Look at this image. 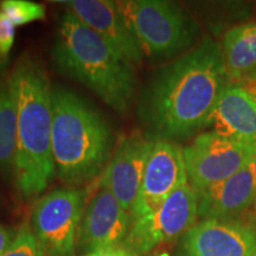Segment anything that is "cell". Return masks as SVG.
Returning <instances> with one entry per match:
<instances>
[{
  "label": "cell",
  "instance_id": "obj_1",
  "mask_svg": "<svg viewBox=\"0 0 256 256\" xmlns=\"http://www.w3.org/2000/svg\"><path fill=\"white\" fill-rule=\"evenodd\" d=\"M230 83L222 48L210 37L156 70L138 102V119L148 139L174 140L209 126Z\"/></svg>",
  "mask_w": 256,
  "mask_h": 256
},
{
  "label": "cell",
  "instance_id": "obj_2",
  "mask_svg": "<svg viewBox=\"0 0 256 256\" xmlns=\"http://www.w3.org/2000/svg\"><path fill=\"white\" fill-rule=\"evenodd\" d=\"M17 110L14 177L24 198L38 196L56 174L51 150L52 102L50 78L40 60L24 54L8 74Z\"/></svg>",
  "mask_w": 256,
  "mask_h": 256
},
{
  "label": "cell",
  "instance_id": "obj_3",
  "mask_svg": "<svg viewBox=\"0 0 256 256\" xmlns=\"http://www.w3.org/2000/svg\"><path fill=\"white\" fill-rule=\"evenodd\" d=\"M51 57L60 72L86 86L115 112L130 110L136 92V66L72 12L60 16Z\"/></svg>",
  "mask_w": 256,
  "mask_h": 256
},
{
  "label": "cell",
  "instance_id": "obj_4",
  "mask_svg": "<svg viewBox=\"0 0 256 256\" xmlns=\"http://www.w3.org/2000/svg\"><path fill=\"white\" fill-rule=\"evenodd\" d=\"M51 150L58 178L66 185L88 183L112 156L113 132L96 108L68 88L51 90Z\"/></svg>",
  "mask_w": 256,
  "mask_h": 256
},
{
  "label": "cell",
  "instance_id": "obj_5",
  "mask_svg": "<svg viewBox=\"0 0 256 256\" xmlns=\"http://www.w3.org/2000/svg\"><path fill=\"white\" fill-rule=\"evenodd\" d=\"M144 55L171 58L190 50L198 34L194 19L178 4L166 0L118 2Z\"/></svg>",
  "mask_w": 256,
  "mask_h": 256
},
{
  "label": "cell",
  "instance_id": "obj_6",
  "mask_svg": "<svg viewBox=\"0 0 256 256\" xmlns=\"http://www.w3.org/2000/svg\"><path fill=\"white\" fill-rule=\"evenodd\" d=\"M87 191L62 188L40 197L31 211V229L44 256H75Z\"/></svg>",
  "mask_w": 256,
  "mask_h": 256
},
{
  "label": "cell",
  "instance_id": "obj_7",
  "mask_svg": "<svg viewBox=\"0 0 256 256\" xmlns=\"http://www.w3.org/2000/svg\"><path fill=\"white\" fill-rule=\"evenodd\" d=\"M183 152L188 182L200 194L250 164L256 146L209 130L194 138Z\"/></svg>",
  "mask_w": 256,
  "mask_h": 256
},
{
  "label": "cell",
  "instance_id": "obj_8",
  "mask_svg": "<svg viewBox=\"0 0 256 256\" xmlns=\"http://www.w3.org/2000/svg\"><path fill=\"white\" fill-rule=\"evenodd\" d=\"M198 217V194L190 184L178 188L151 215L130 224L121 244L145 256L160 243L174 241L188 232Z\"/></svg>",
  "mask_w": 256,
  "mask_h": 256
},
{
  "label": "cell",
  "instance_id": "obj_9",
  "mask_svg": "<svg viewBox=\"0 0 256 256\" xmlns=\"http://www.w3.org/2000/svg\"><path fill=\"white\" fill-rule=\"evenodd\" d=\"M188 183L184 152L168 140H156L147 160L142 183L130 211V224L158 209L172 192Z\"/></svg>",
  "mask_w": 256,
  "mask_h": 256
},
{
  "label": "cell",
  "instance_id": "obj_10",
  "mask_svg": "<svg viewBox=\"0 0 256 256\" xmlns=\"http://www.w3.org/2000/svg\"><path fill=\"white\" fill-rule=\"evenodd\" d=\"M255 252V224L206 220L182 236L176 256H252Z\"/></svg>",
  "mask_w": 256,
  "mask_h": 256
},
{
  "label": "cell",
  "instance_id": "obj_11",
  "mask_svg": "<svg viewBox=\"0 0 256 256\" xmlns=\"http://www.w3.org/2000/svg\"><path fill=\"white\" fill-rule=\"evenodd\" d=\"M153 144L142 132L122 136L98 179L100 188L113 194L128 212L139 194Z\"/></svg>",
  "mask_w": 256,
  "mask_h": 256
},
{
  "label": "cell",
  "instance_id": "obj_12",
  "mask_svg": "<svg viewBox=\"0 0 256 256\" xmlns=\"http://www.w3.org/2000/svg\"><path fill=\"white\" fill-rule=\"evenodd\" d=\"M130 228V216L110 191L100 188L83 211L76 242L81 255L119 246Z\"/></svg>",
  "mask_w": 256,
  "mask_h": 256
},
{
  "label": "cell",
  "instance_id": "obj_13",
  "mask_svg": "<svg viewBox=\"0 0 256 256\" xmlns=\"http://www.w3.org/2000/svg\"><path fill=\"white\" fill-rule=\"evenodd\" d=\"M66 11L78 17L110 44L136 68L142 66L144 51L130 31L118 2L110 0H72L60 2Z\"/></svg>",
  "mask_w": 256,
  "mask_h": 256
},
{
  "label": "cell",
  "instance_id": "obj_14",
  "mask_svg": "<svg viewBox=\"0 0 256 256\" xmlns=\"http://www.w3.org/2000/svg\"><path fill=\"white\" fill-rule=\"evenodd\" d=\"M198 194V217L202 220H240L255 200L250 164L236 174Z\"/></svg>",
  "mask_w": 256,
  "mask_h": 256
},
{
  "label": "cell",
  "instance_id": "obj_15",
  "mask_svg": "<svg viewBox=\"0 0 256 256\" xmlns=\"http://www.w3.org/2000/svg\"><path fill=\"white\" fill-rule=\"evenodd\" d=\"M209 126L215 132L256 146V94L229 83L220 95Z\"/></svg>",
  "mask_w": 256,
  "mask_h": 256
},
{
  "label": "cell",
  "instance_id": "obj_16",
  "mask_svg": "<svg viewBox=\"0 0 256 256\" xmlns=\"http://www.w3.org/2000/svg\"><path fill=\"white\" fill-rule=\"evenodd\" d=\"M222 54L230 83L252 75L256 70V24H243L226 32Z\"/></svg>",
  "mask_w": 256,
  "mask_h": 256
},
{
  "label": "cell",
  "instance_id": "obj_17",
  "mask_svg": "<svg viewBox=\"0 0 256 256\" xmlns=\"http://www.w3.org/2000/svg\"><path fill=\"white\" fill-rule=\"evenodd\" d=\"M17 152V110L8 75L0 80V174L14 176Z\"/></svg>",
  "mask_w": 256,
  "mask_h": 256
},
{
  "label": "cell",
  "instance_id": "obj_18",
  "mask_svg": "<svg viewBox=\"0 0 256 256\" xmlns=\"http://www.w3.org/2000/svg\"><path fill=\"white\" fill-rule=\"evenodd\" d=\"M0 11L16 28L32 22L44 20L46 17V8L43 5L28 0H2L0 2Z\"/></svg>",
  "mask_w": 256,
  "mask_h": 256
},
{
  "label": "cell",
  "instance_id": "obj_19",
  "mask_svg": "<svg viewBox=\"0 0 256 256\" xmlns=\"http://www.w3.org/2000/svg\"><path fill=\"white\" fill-rule=\"evenodd\" d=\"M2 256H44L43 249L28 220H25L17 230L14 242Z\"/></svg>",
  "mask_w": 256,
  "mask_h": 256
},
{
  "label": "cell",
  "instance_id": "obj_20",
  "mask_svg": "<svg viewBox=\"0 0 256 256\" xmlns=\"http://www.w3.org/2000/svg\"><path fill=\"white\" fill-rule=\"evenodd\" d=\"M16 26L6 16L0 11V56L8 58L10 51L14 43Z\"/></svg>",
  "mask_w": 256,
  "mask_h": 256
},
{
  "label": "cell",
  "instance_id": "obj_21",
  "mask_svg": "<svg viewBox=\"0 0 256 256\" xmlns=\"http://www.w3.org/2000/svg\"><path fill=\"white\" fill-rule=\"evenodd\" d=\"M80 256H136V255L133 254L130 250H128L124 246L119 244V246H115V247L101 249V250L90 252V254L80 255Z\"/></svg>",
  "mask_w": 256,
  "mask_h": 256
},
{
  "label": "cell",
  "instance_id": "obj_22",
  "mask_svg": "<svg viewBox=\"0 0 256 256\" xmlns=\"http://www.w3.org/2000/svg\"><path fill=\"white\" fill-rule=\"evenodd\" d=\"M14 238L11 230L0 224V256L10 248V246L14 242Z\"/></svg>",
  "mask_w": 256,
  "mask_h": 256
},
{
  "label": "cell",
  "instance_id": "obj_23",
  "mask_svg": "<svg viewBox=\"0 0 256 256\" xmlns=\"http://www.w3.org/2000/svg\"><path fill=\"white\" fill-rule=\"evenodd\" d=\"M250 170L252 174V178H254V185H255V200H254V212H255V217H256V153L252 158V162H250Z\"/></svg>",
  "mask_w": 256,
  "mask_h": 256
},
{
  "label": "cell",
  "instance_id": "obj_24",
  "mask_svg": "<svg viewBox=\"0 0 256 256\" xmlns=\"http://www.w3.org/2000/svg\"><path fill=\"white\" fill-rule=\"evenodd\" d=\"M8 58H4L0 56V80L4 78L8 75Z\"/></svg>",
  "mask_w": 256,
  "mask_h": 256
},
{
  "label": "cell",
  "instance_id": "obj_25",
  "mask_svg": "<svg viewBox=\"0 0 256 256\" xmlns=\"http://www.w3.org/2000/svg\"><path fill=\"white\" fill-rule=\"evenodd\" d=\"M252 75H254V76H255V78H256V70H255V72H252Z\"/></svg>",
  "mask_w": 256,
  "mask_h": 256
},
{
  "label": "cell",
  "instance_id": "obj_26",
  "mask_svg": "<svg viewBox=\"0 0 256 256\" xmlns=\"http://www.w3.org/2000/svg\"><path fill=\"white\" fill-rule=\"evenodd\" d=\"M252 256H256V252H255V254H254V255H252Z\"/></svg>",
  "mask_w": 256,
  "mask_h": 256
}]
</instances>
